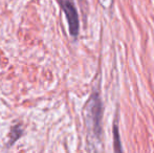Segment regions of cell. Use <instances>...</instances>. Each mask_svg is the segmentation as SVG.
Instances as JSON below:
<instances>
[{
    "instance_id": "6da1fadb",
    "label": "cell",
    "mask_w": 154,
    "mask_h": 153,
    "mask_svg": "<svg viewBox=\"0 0 154 153\" xmlns=\"http://www.w3.org/2000/svg\"><path fill=\"white\" fill-rule=\"evenodd\" d=\"M102 118H103V104L99 93L93 92L88 100L85 108L86 125L92 131L93 135L100 139L102 134Z\"/></svg>"
},
{
    "instance_id": "7a4b0ae2",
    "label": "cell",
    "mask_w": 154,
    "mask_h": 153,
    "mask_svg": "<svg viewBox=\"0 0 154 153\" xmlns=\"http://www.w3.org/2000/svg\"><path fill=\"white\" fill-rule=\"evenodd\" d=\"M57 1L66 17L69 33L72 37H77L80 31V20L77 8L75 5V1L73 0H57Z\"/></svg>"
},
{
    "instance_id": "3957f363",
    "label": "cell",
    "mask_w": 154,
    "mask_h": 153,
    "mask_svg": "<svg viewBox=\"0 0 154 153\" xmlns=\"http://www.w3.org/2000/svg\"><path fill=\"white\" fill-rule=\"evenodd\" d=\"M113 148H114V153H124L122 142H121V136H120V130H119V127L116 125V123H114L113 125Z\"/></svg>"
},
{
    "instance_id": "277c9868",
    "label": "cell",
    "mask_w": 154,
    "mask_h": 153,
    "mask_svg": "<svg viewBox=\"0 0 154 153\" xmlns=\"http://www.w3.org/2000/svg\"><path fill=\"white\" fill-rule=\"evenodd\" d=\"M22 134V129H21V126L20 125H16L12 128L11 130V133H10V142H8V146L13 145L19 137L21 136Z\"/></svg>"
}]
</instances>
